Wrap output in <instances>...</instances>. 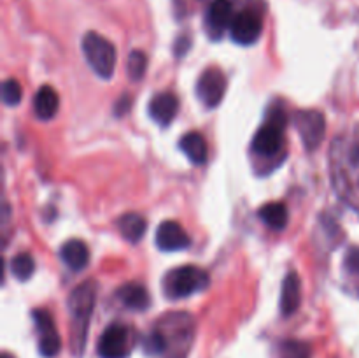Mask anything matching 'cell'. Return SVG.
Listing matches in <instances>:
<instances>
[{
    "instance_id": "cell-3",
    "label": "cell",
    "mask_w": 359,
    "mask_h": 358,
    "mask_svg": "<svg viewBox=\"0 0 359 358\" xmlns=\"http://www.w3.org/2000/svg\"><path fill=\"white\" fill-rule=\"evenodd\" d=\"M167 340V351H170L174 358H184L191 346L193 333H195V321L188 312H172L161 318L158 326Z\"/></svg>"
},
{
    "instance_id": "cell-8",
    "label": "cell",
    "mask_w": 359,
    "mask_h": 358,
    "mask_svg": "<svg viewBox=\"0 0 359 358\" xmlns=\"http://www.w3.org/2000/svg\"><path fill=\"white\" fill-rule=\"evenodd\" d=\"M32 318H34L35 329H37L39 353L44 358H55L62 350V339L53 323L51 314L46 309H35L32 312Z\"/></svg>"
},
{
    "instance_id": "cell-14",
    "label": "cell",
    "mask_w": 359,
    "mask_h": 358,
    "mask_svg": "<svg viewBox=\"0 0 359 358\" xmlns=\"http://www.w3.org/2000/svg\"><path fill=\"white\" fill-rule=\"evenodd\" d=\"M302 304V281L297 272H287L283 281L280 291V311L284 316H291L298 311Z\"/></svg>"
},
{
    "instance_id": "cell-19",
    "label": "cell",
    "mask_w": 359,
    "mask_h": 358,
    "mask_svg": "<svg viewBox=\"0 0 359 358\" xmlns=\"http://www.w3.org/2000/svg\"><path fill=\"white\" fill-rule=\"evenodd\" d=\"M258 216L266 227L272 230H283L290 220V213H287L286 204L283 202H269L258 211Z\"/></svg>"
},
{
    "instance_id": "cell-2",
    "label": "cell",
    "mask_w": 359,
    "mask_h": 358,
    "mask_svg": "<svg viewBox=\"0 0 359 358\" xmlns=\"http://www.w3.org/2000/svg\"><path fill=\"white\" fill-rule=\"evenodd\" d=\"M83 55L86 58L90 69L102 79H111L114 76L116 62H118V53L114 44L97 34V32H88L81 41Z\"/></svg>"
},
{
    "instance_id": "cell-25",
    "label": "cell",
    "mask_w": 359,
    "mask_h": 358,
    "mask_svg": "<svg viewBox=\"0 0 359 358\" xmlns=\"http://www.w3.org/2000/svg\"><path fill=\"white\" fill-rule=\"evenodd\" d=\"M21 95H23V90H21V84L18 83L16 79L4 81V84H2L4 104L18 105L21 102Z\"/></svg>"
},
{
    "instance_id": "cell-9",
    "label": "cell",
    "mask_w": 359,
    "mask_h": 358,
    "mask_svg": "<svg viewBox=\"0 0 359 358\" xmlns=\"http://www.w3.org/2000/svg\"><path fill=\"white\" fill-rule=\"evenodd\" d=\"M226 91V77L216 67H209L200 74L196 81V95L205 107L212 109L221 104Z\"/></svg>"
},
{
    "instance_id": "cell-23",
    "label": "cell",
    "mask_w": 359,
    "mask_h": 358,
    "mask_svg": "<svg viewBox=\"0 0 359 358\" xmlns=\"http://www.w3.org/2000/svg\"><path fill=\"white\" fill-rule=\"evenodd\" d=\"M279 358H312L311 346L304 340H284L280 344Z\"/></svg>"
},
{
    "instance_id": "cell-10",
    "label": "cell",
    "mask_w": 359,
    "mask_h": 358,
    "mask_svg": "<svg viewBox=\"0 0 359 358\" xmlns=\"http://www.w3.org/2000/svg\"><path fill=\"white\" fill-rule=\"evenodd\" d=\"M263 32V20L255 11H242L235 14V20L230 27V35L233 42L241 46H251L259 39Z\"/></svg>"
},
{
    "instance_id": "cell-18",
    "label": "cell",
    "mask_w": 359,
    "mask_h": 358,
    "mask_svg": "<svg viewBox=\"0 0 359 358\" xmlns=\"http://www.w3.org/2000/svg\"><path fill=\"white\" fill-rule=\"evenodd\" d=\"M58 95H56V91L53 90L51 86H48V84H44L42 88H39L37 93H35V98H34V111H35V116H37L39 119H42V121H49V119H53L56 116V112H58Z\"/></svg>"
},
{
    "instance_id": "cell-24",
    "label": "cell",
    "mask_w": 359,
    "mask_h": 358,
    "mask_svg": "<svg viewBox=\"0 0 359 358\" xmlns=\"http://www.w3.org/2000/svg\"><path fill=\"white\" fill-rule=\"evenodd\" d=\"M147 69V56L144 51L133 49L128 56V76L132 81H140L146 74Z\"/></svg>"
},
{
    "instance_id": "cell-1",
    "label": "cell",
    "mask_w": 359,
    "mask_h": 358,
    "mask_svg": "<svg viewBox=\"0 0 359 358\" xmlns=\"http://www.w3.org/2000/svg\"><path fill=\"white\" fill-rule=\"evenodd\" d=\"M97 298V284L95 281H84L77 284L69 297L70 312V347L77 358L83 357L86 347L88 329H90L91 314Z\"/></svg>"
},
{
    "instance_id": "cell-4",
    "label": "cell",
    "mask_w": 359,
    "mask_h": 358,
    "mask_svg": "<svg viewBox=\"0 0 359 358\" xmlns=\"http://www.w3.org/2000/svg\"><path fill=\"white\" fill-rule=\"evenodd\" d=\"M209 274L195 265H182L172 269L163 277V291L168 298H184L209 286Z\"/></svg>"
},
{
    "instance_id": "cell-20",
    "label": "cell",
    "mask_w": 359,
    "mask_h": 358,
    "mask_svg": "<svg viewBox=\"0 0 359 358\" xmlns=\"http://www.w3.org/2000/svg\"><path fill=\"white\" fill-rule=\"evenodd\" d=\"M118 228L128 242H139L147 230L144 216L137 213H126L118 220Z\"/></svg>"
},
{
    "instance_id": "cell-26",
    "label": "cell",
    "mask_w": 359,
    "mask_h": 358,
    "mask_svg": "<svg viewBox=\"0 0 359 358\" xmlns=\"http://www.w3.org/2000/svg\"><path fill=\"white\" fill-rule=\"evenodd\" d=\"M346 265H347V269L351 270V272L358 274V276H359V248L351 249V251L347 253Z\"/></svg>"
},
{
    "instance_id": "cell-13",
    "label": "cell",
    "mask_w": 359,
    "mask_h": 358,
    "mask_svg": "<svg viewBox=\"0 0 359 358\" xmlns=\"http://www.w3.org/2000/svg\"><path fill=\"white\" fill-rule=\"evenodd\" d=\"M179 112V98L170 91L156 93L149 100V116L161 126H168Z\"/></svg>"
},
{
    "instance_id": "cell-27",
    "label": "cell",
    "mask_w": 359,
    "mask_h": 358,
    "mask_svg": "<svg viewBox=\"0 0 359 358\" xmlns=\"http://www.w3.org/2000/svg\"><path fill=\"white\" fill-rule=\"evenodd\" d=\"M130 105H132V98H130V95L125 93L121 98H119L118 104H116V114L121 116V114H125V112H128Z\"/></svg>"
},
{
    "instance_id": "cell-12",
    "label": "cell",
    "mask_w": 359,
    "mask_h": 358,
    "mask_svg": "<svg viewBox=\"0 0 359 358\" xmlns=\"http://www.w3.org/2000/svg\"><path fill=\"white\" fill-rule=\"evenodd\" d=\"M235 20L233 4L230 0H212L205 14V25L212 37H219Z\"/></svg>"
},
{
    "instance_id": "cell-7",
    "label": "cell",
    "mask_w": 359,
    "mask_h": 358,
    "mask_svg": "<svg viewBox=\"0 0 359 358\" xmlns=\"http://www.w3.org/2000/svg\"><path fill=\"white\" fill-rule=\"evenodd\" d=\"M294 126L300 133L305 150H318L326 133L325 116L316 109H304V111H298L294 114Z\"/></svg>"
},
{
    "instance_id": "cell-22",
    "label": "cell",
    "mask_w": 359,
    "mask_h": 358,
    "mask_svg": "<svg viewBox=\"0 0 359 358\" xmlns=\"http://www.w3.org/2000/svg\"><path fill=\"white\" fill-rule=\"evenodd\" d=\"M142 350L144 353L149 357H160V354L167 353V340L165 336L158 329L151 330L149 333L142 337Z\"/></svg>"
},
{
    "instance_id": "cell-15",
    "label": "cell",
    "mask_w": 359,
    "mask_h": 358,
    "mask_svg": "<svg viewBox=\"0 0 359 358\" xmlns=\"http://www.w3.org/2000/svg\"><path fill=\"white\" fill-rule=\"evenodd\" d=\"M60 258L70 270H83L90 262V249L81 239H70L60 249Z\"/></svg>"
},
{
    "instance_id": "cell-28",
    "label": "cell",
    "mask_w": 359,
    "mask_h": 358,
    "mask_svg": "<svg viewBox=\"0 0 359 358\" xmlns=\"http://www.w3.org/2000/svg\"><path fill=\"white\" fill-rule=\"evenodd\" d=\"M2 358H14V357H13V354H11V353H4Z\"/></svg>"
},
{
    "instance_id": "cell-6",
    "label": "cell",
    "mask_w": 359,
    "mask_h": 358,
    "mask_svg": "<svg viewBox=\"0 0 359 358\" xmlns=\"http://www.w3.org/2000/svg\"><path fill=\"white\" fill-rule=\"evenodd\" d=\"M133 332L123 323H112L102 332L97 344V353L100 358H128L132 354Z\"/></svg>"
},
{
    "instance_id": "cell-11",
    "label": "cell",
    "mask_w": 359,
    "mask_h": 358,
    "mask_svg": "<svg viewBox=\"0 0 359 358\" xmlns=\"http://www.w3.org/2000/svg\"><path fill=\"white\" fill-rule=\"evenodd\" d=\"M191 239L188 232L177 223V221L165 220L156 228V246L161 251H181V249L189 248Z\"/></svg>"
},
{
    "instance_id": "cell-5",
    "label": "cell",
    "mask_w": 359,
    "mask_h": 358,
    "mask_svg": "<svg viewBox=\"0 0 359 358\" xmlns=\"http://www.w3.org/2000/svg\"><path fill=\"white\" fill-rule=\"evenodd\" d=\"M284 125H286V116L283 109H276L270 112L265 125L255 133L252 137V151L259 157H273L280 151L284 140Z\"/></svg>"
},
{
    "instance_id": "cell-16",
    "label": "cell",
    "mask_w": 359,
    "mask_h": 358,
    "mask_svg": "<svg viewBox=\"0 0 359 358\" xmlns=\"http://www.w3.org/2000/svg\"><path fill=\"white\" fill-rule=\"evenodd\" d=\"M118 298L125 307L132 311H146L151 305V297L147 293L146 286L139 283H126L118 288Z\"/></svg>"
},
{
    "instance_id": "cell-17",
    "label": "cell",
    "mask_w": 359,
    "mask_h": 358,
    "mask_svg": "<svg viewBox=\"0 0 359 358\" xmlns=\"http://www.w3.org/2000/svg\"><path fill=\"white\" fill-rule=\"evenodd\" d=\"M181 150L188 157V160L195 165H203L209 158V146L207 140L203 139L202 133L198 132H188L182 135L181 142H179Z\"/></svg>"
},
{
    "instance_id": "cell-21",
    "label": "cell",
    "mask_w": 359,
    "mask_h": 358,
    "mask_svg": "<svg viewBox=\"0 0 359 358\" xmlns=\"http://www.w3.org/2000/svg\"><path fill=\"white\" fill-rule=\"evenodd\" d=\"M11 272L14 277L20 281H27L34 276L35 272V260L30 253H18L13 260H11Z\"/></svg>"
}]
</instances>
